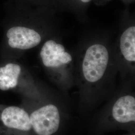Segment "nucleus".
<instances>
[{"label": "nucleus", "instance_id": "8", "mask_svg": "<svg viewBox=\"0 0 135 135\" xmlns=\"http://www.w3.org/2000/svg\"><path fill=\"white\" fill-rule=\"evenodd\" d=\"M121 52L126 60L135 61V27H131L124 32L120 39Z\"/></svg>", "mask_w": 135, "mask_h": 135}, {"label": "nucleus", "instance_id": "2", "mask_svg": "<svg viewBox=\"0 0 135 135\" xmlns=\"http://www.w3.org/2000/svg\"><path fill=\"white\" fill-rule=\"evenodd\" d=\"M21 106L29 113L35 135H55L61 127L63 113L56 104L29 98Z\"/></svg>", "mask_w": 135, "mask_h": 135}, {"label": "nucleus", "instance_id": "4", "mask_svg": "<svg viewBox=\"0 0 135 135\" xmlns=\"http://www.w3.org/2000/svg\"><path fill=\"white\" fill-rule=\"evenodd\" d=\"M109 61L106 48L100 44L92 45L87 49L82 65L83 76L90 83L100 81L105 75Z\"/></svg>", "mask_w": 135, "mask_h": 135}, {"label": "nucleus", "instance_id": "11", "mask_svg": "<svg viewBox=\"0 0 135 135\" xmlns=\"http://www.w3.org/2000/svg\"><path fill=\"white\" fill-rule=\"evenodd\" d=\"M0 135H1V128H0Z\"/></svg>", "mask_w": 135, "mask_h": 135}, {"label": "nucleus", "instance_id": "6", "mask_svg": "<svg viewBox=\"0 0 135 135\" xmlns=\"http://www.w3.org/2000/svg\"><path fill=\"white\" fill-rule=\"evenodd\" d=\"M62 45L56 43L53 40L47 41L42 47L40 56L44 65L48 68H58L70 63L72 58L65 52Z\"/></svg>", "mask_w": 135, "mask_h": 135}, {"label": "nucleus", "instance_id": "1", "mask_svg": "<svg viewBox=\"0 0 135 135\" xmlns=\"http://www.w3.org/2000/svg\"><path fill=\"white\" fill-rule=\"evenodd\" d=\"M98 123V127L101 131L124 130L135 132V97L123 95L105 107Z\"/></svg>", "mask_w": 135, "mask_h": 135}, {"label": "nucleus", "instance_id": "3", "mask_svg": "<svg viewBox=\"0 0 135 135\" xmlns=\"http://www.w3.org/2000/svg\"><path fill=\"white\" fill-rule=\"evenodd\" d=\"M1 135H35L29 113L22 106L0 105Z\"/></svg>", "mask_w": 135, "mask_h": 135}, {"label": "nucleus", "instance_id": "5", "mask_svg": "<svg viewBox=\"0 0 135 135\" xmlns=\"http://www.w3.org/2000/svg\"><path fill=\"white\" fill-rule=\"evenodd\" d=\"M7 37L10 47L20 50L33 48L41 41V36L34 30L21 26L13 27L9 29Z\"/></svg>", "mask_w": 135, "mask_h": 135}, {"label": "nucleus", "instance_id": "10", "mask_svg": "<svg viewBox=\"0 0 135 135\" xmlns=\"http://www.w3.org/2000/svg\"><path fill=\"white\" fill-rule=\"evenodd\" d=\"M83 2H84V3H87V2H89L90 1H91V0H81Z\"/></svg>", "mask_w": 135, "mask_h": 135}, {"label": "nucleus", "instance_id": "9", "mask_svg": "<svg viewBox=\"0 0 135 135\" xmlns=\"http://www.w3.org/2000/svg\"><path fill=\"white\" fill-rule=\"evenodd\" d=\"M122 135H135V132H128L127 134Z\"/></svg>", "mask_w": 135, "mask_h": 135}, {"label": "nucleus", "instance_id": "7", "mask_svg": "<svg viewBox=\"0 0 135 135\" xmlns=\"http://www.w3.org/2000/svg\"><path fill=\"white\" fill-rule=\"evenodd\" d=\"M22 69L15 63H8L0 67V90H13L22 84Z\"/></svg>", "mask_w": 135, "mask_h": 135}]
</instances>
